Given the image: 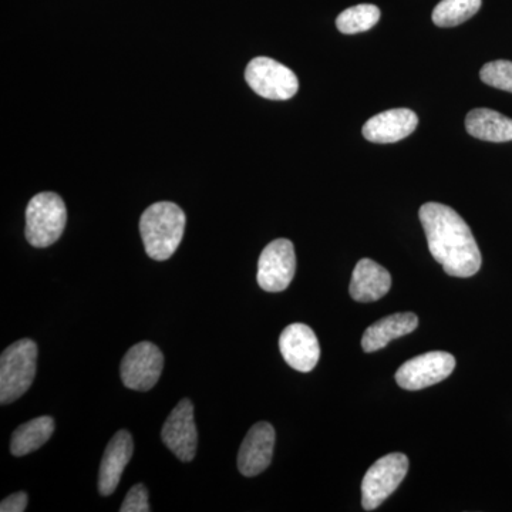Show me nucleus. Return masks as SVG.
<instances>
[{
	"label": "nucleus",
	"mask_w": 512,
	"mask_h": 512,
	"mask_svg": "<svg viewBox=\"0 0 512 512\" xmlns=\"http://www.w3.org/2000/svg\"><path fill=\"white\" fill-rule=\"evenodd\" d=\"M296 271L295 248L288 239L266 245L258 262V284L266 292H282L291 285Z\"/></svg>",
	"instance_id": "obj_8"
},
{
	"label": "nucleus",
	"mask_w": 512,
	"mask_h": 512,
	"mask_svg": "<svg viewBox=\"0 0 512 512\" xmlns=\"http://www.w3.org/2000/svg\"><path fill=\"white\" fill-rule=\"evenodd\" d=\"M275 437L274 427L265 421L251 427L238 453V468L242 476L255 477L264 473L274 456Z\"/></svg>",
	"instance_id": "obj_12"
},
{
	"label": "nucleus",
	"mask_w": 512,
	"mask_h": 512,
	"mask_svg": "<svg viewBox=\"0 0 512 512\" xmlns=\"http://www.w3.org/2000/svg\"><path fill=\"white\" fill-rule=\"evenodd\" d=\"M150 510L148 491L143 484L134 485V487L128 491L120 507L121 512H148Z\"/></svg>",
	"instance_id": "obj_22"
},
{
	"label": "nucleus",
	"mask_w": 512,
	"mask_h": 512,
	"mask_svg": "<svg viewBox=\"0 0 512 512\" xmlns=\"http://www.w3.org/2000/svg\"><path fill=\"white\" fill-rule=\"evenodd\" d=\"M133 437L126 430L117 431L107 444L100 464L99 491L107 497L119 487L124 468L133 457Z\"/></svg>",
	"instance_id": "obj_14"
},
{
	"label": "nucleus",
	"mask_w": 512,
	"mask_h": 512,
	"mask_svg": "<svg viewBox=\"0 0 512 512\" xmlns=\"http://www.w3.org/2000/svg\"><path fill=\"white\" fill-rule=\"evenodd\" d=\"M466 128L470 136L490 143L512 141V120L498 111L476 109L466 117Z\"/></svg>",
	"instance_id": "obj_17"
},
{
	"label": "nucleus",
	"mask_w": 512,
	"mask_h": 512,
	"mask_svg": "<svg viewBox=\"0 0 512 512\" xmlns=\"http://www.w3.org/2000/svg\"><path fill=\"white\" fill-rule=\"evenodd\" d=\"M163 367V352L154 343H137L123 357L120 366L121 380L127 389L148 392L160 380Z\"/></svg>",
	"instance_id": "obj_7"
},
{
	"label": "nucleus",
	"mask_w": 512,
	"mask_h": 512,
	"mask_svg": "<svg viewBox=\"0 0 512 512\" xmlns=\"http://www.w3.org/2000/svg\"><path fill=\"white\" fill-rule=\"evenodd\" d=\"M53 433H55V421L52 417L42 416L30 420L19 426L13 433L12 441H10V453L15 457L33 453L46 444Z\"/></svg>",
	"instance_id": "obj_18"
},
{
	"label": "nucleus",
	"mask_w": 512,
	"mask_h": 512,
	"mask_svg": "<svg viewBox=\"0 0 512 512\" xmlns=\"http://www.w3.org/2000/svg\"><path fill=\"white\" fill-rule=\"evenodd\" d=\"M419 326V318L412 312L394 313L377 320L370 325L363 333L362 348L366 353L377 352V350L386 348L387 343L393 339L402 338L409 335Z\"/></svg>",
	"instance_id": "obj_16"
},
{
	"label": "nucleus",
	"mask_w": 512,
	"mask_h": 512,
	"mask_svg": "<svg viewBox=\"0 0 512 512\" xmlns=\"http://www.w3.org/2000/svg\"><path fill=\"white\" fill-rule=\"evenodd\" d=\"M480 77L488 86L512 93V62L510 60H494L485 64L481 69Z\"/></svg>",
	"instance_id": "obj_21"
},
{
	"label": "nucleus",
	"mask_w": 512,
	"mask_h": 512,
	"mask_svg": "<svg viewBox=\"0 0 512 512\" xmlns=\"http://www.w3.org/2000/svg\"><path fill=\"white\" fill-rule=\"evenodd\" d=\"M37 345L22 339L3 350L0 357V403L9 404L28 392L36 376Z\"/></svg>",
	"instance_id": "obj_3"
},
{
	"label": "nucleus",
	"mask_w": 512,
	"mask_h": 512,
	"mask_svg": "<svg viewBox=\"0 0 512 512\" xmlns=\"http://www.w3.org/2000/svg\"><path fill=\"white\" fill-rule=\"evenodd\" d=\"M456 357L447 352H429L400 366L396 382L404 390H421L443 382L453 373Z\"/></svg>",
	"instance_id": "obj_9"
},
{
	"label": "nucleus",
	"mask_w": 512,
	"mask_h": 512,
	"mask_svg": "<svg viewBox=\"0 0 512 512\" xmlns=\"http://www.w3.org/2000/svg\"><path fill=\"white\" fill-rule=\"evenodd\" d=\"M279 350L285 362L298 372L308 373L318 365L319 340L315 332L303 323H292L279 336Z\"/></svg>",
	"instance_id": "obj_11"
},
{
	"label": "nucleus",
	"mask_w": 512,
	"mask_h": 512,
	"mask_svg": "<svg viewBox=\"0 0 512 512\" xmlns=\"http://www.w3.org/2000/svg\"><path fill=\"white\" fill-rule=\"evenodd\" d=\"M66 221L67 211L62 197L55 192L37 194L26 208V239L32 247H50L62 237Z\"/></svg>",
	"instance_id": "obj_4"
},
{
	"label": "nucleus",
	"mask_w": 512,
	"mask_h": 512,
	"mask_svg": "<svg viewBox=\"0 0 512 512\" xmlns=\"http://www.w3.org/2000/svg\"><path fill=\"white\" fill-rule=\"evenodd\" d=\"M409 471V458L402 453L387 454L367 470L362 483V505L376 510L399 488Z\"/></svg>",
	"instance_id": "obj_5"
},
{
	"label": "nucleus",
	"mask_w": 512,
	"mask_h": 512,
	"mask_svg": "<svg viewBox=\"0 0 512 512\" xmlns=\"http://www.w3.org/2000/svg\"><path fill=\"white\" fill-rule=\"evenodd\" d=\"M392 288V276L372 259H360L353 269L350 296L356 302H376Z\"/></svg>",
	"instance_id": "obj_15"
},
{
	"label": "nucleus",
	"mask_w": 512,
	"mask_h": 512,
	"mask_svg": "<svg viewBox=\"0 0 512 512\" xmlns=\"http://www.w3.org/2000/svg\"><path fill=\"white\" fill-rule=\"evenodd\" d=\"M481 0H441L433 10L434 25L440 28H454L467 22L481 8Z\"/></svg>",
	"instance_id": "obj_19"
},
{
	"label": "nucleus",
	"mask_w": 512,
	"mask_h": 512,
	"mask_svg": "<svg viewBox=\"0 0 512 512\" xmlns=\"http://www.w3.org/2000/svg\"><path fill=\"white\" fill-rule=\"evenodd\" d=\"M419 217L431 255L447 275L470 278L480 271V248L467 222L453 208L427 202L420 208Z\"/></svg>",
	"instance_id": "obj_1"
},
{
	"label": "nucleus",
	"mask_w": 512,
	"mask_h": 512,
	"mask_svg": "<svg viewBox=\"0 0 512 512\" xmlns=\"http://www.w3.org/2000/svg\"><path fill=\"white\" fill-rule=\"evenodd\" d=\"M245 80L258 96L268 100H289L298 93L296 74L269 57H255L245 70Z\"/></svg>",
	"instance_id": "obj_6"
},
{
	"label": "nucleus",
	"mask_w": 512,
	"mask_h": 512,
	"mask_svg": "<svg viewBox=\"0 0 512 512\" xmlns=\"http://www.w3.org/2000/svg\"><path fill=\"white\" fill-rule=\"evenodd\" d=\"M419 126V117L413 110L393 109L372 117L363 126V137L370 143H397L409 137Z\"/></svg>",
	"instance_id": "obj_13"
},
{
	"label": "nucleus",
	"mask_w": 512,
	"mask_h": 512,
	"mask_svg": "<svg viewBox=\"0 0 512 512\" xmlns=\"http://www.w3.org/2000/svg\"><path fill=\"white\" fill-rule=\"evenodd\" d=\"M28 494L23 493H15L9 495L8 498L0 503V511L2 512H23L28 507Z\"/></svg>",
	"instance_id": "obj_23"
},
{
	"label": "nucleus",
	"mask_w": 512,
	"mask_h": 512,
	"mask_svg": "<svg viewBox=\"0 0 512 512\" xmlns=\"http://www.w3.org/2000/svg\"><path fill=\"white\" fill-rule=\"evenodd\" d=\"M161 439L175 457L190 463L197 454L198 431L191 400H181L165 420Z\"/></svg>",
	"instance_id": "obj_10"
},
{
	"label": "nucleus",
	"mask_w": 512,
	"mask_h": 512,
	"mask_svg": "<svg viewBox=\"0 0 512 512\" xmlns=\"http://www.w3.org/2000/svg\"><path fill=\"white\" fill-rule=\"evenodd\" d=\"M184 211L174 202H157L141 215L140 234L147 255L154 261H167L175 254L185 231Z\"/></svg>",
	"instance_id": "obj_2"
},
{
	"label": "nucleus",
	"mask_w": 512,
	"mask_h": 512,
	"mask_svg": "<svg viewBox=\"0 0 512 512\" xmlns=\"http://www.w3.org/2000/svg\"><path fill=\"white\" fill-rule=\"evenodd\" d=\"M380 20V9L375 5H357L343 10L336 19V26L343 35H356V33L370 30Z\"/></svg>",
	"instance_id": "obj_20"
}]
</instances>
